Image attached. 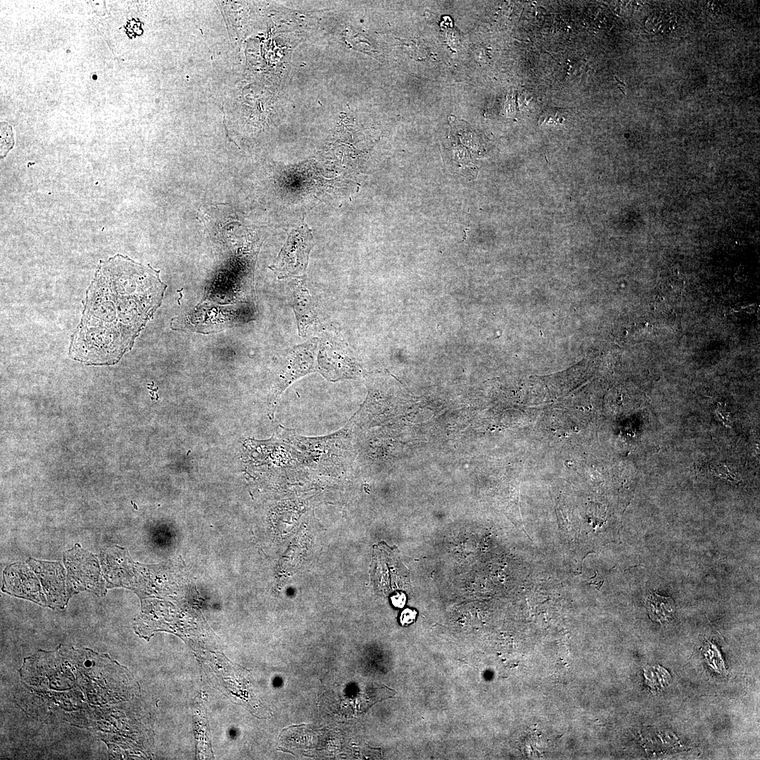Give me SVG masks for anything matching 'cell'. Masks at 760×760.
Masks as SVG:
<instances>
[{
  "label": "cell",
  "mask_w": 760,
  "mask_h": 760,
  "mask_svg": "<svg viewBox=\"0 0 760 760\" xmlns=\"http://www.w3.org/2000/svg\"><path fill=\"white\" fill-rule=\"evenodd\" d=\"M160 270L117 254L100 261L89 284L68 354L88 365H113L161 305Z\"/></svg>",
  "instance_id": "cell-1"
},
{
  "label": "cell",
  "mask_w": 760,
  "mask_h": 760,
  "mask_svg": "<svg viewBox=\"0 0 760 760\" xmlns=\"http://www.w3.org/2000/svg\"><path fill=\"white\" fill-rule=\"evenodd\" d=\"M317 345L318 338H315L306 343L294 347L289 353L287 362L275 381L269 395L268 413L270 419L274 417L281 393L291 384L308 373L321 372L319 365L316 363V360H315Z\"/></svg>",
  "instance_id": "cell-2"
},
{
  "label": "cell",
  "mask_w": 760,
  "mask_h": 760,
  "mask_svg": "<svg viewBox=\"0 0 760 760\" xmlns=\"http://www.w3.org/2000/svg\"><path fill=\"white\" fill-rule=\"evenodd\" d=\"M312 236L305 224L291 232L274 265L280 277L303 275L307 268Z\"/></svg>",
  "instance_id": "cell-3"
},
{
  "label": "cell",
  "mask_w": 760,
  "mask_h": 760,
  "mask_svg": "<svg viewBox=\"0 0 760 760\" xmlns=\"http://www.w3.org/2000/svg\"><path fill=\"white\" fill-rule=\"evenodd\" d=\"M291 304L296 314L299 334L305 336L308 329L315 322L317 313L312 294L303 281L291 288Z\"/></svg>",
  "instance_id": "cell-4"
},
{
  "label": "cell",
  "mask_w": 760,
  "mask_h": 760,
  "mask_svg": "<svg viewBox=\"0 0 760 760\" xmlns=\"http://www.w3.org/2000/svg\"><path fill=\"white\" fill-rule=\"evenodd\" d=\"M645 604L652 620L668 623L674 616L676 607L671 597H666L650 592L645 600Z\"/></svg>",
  "instance_id": "cell-5"
},
{
  "label": "cell",
  "mask_w": 760,
  "mask_h": 760,
  "mask_svg": "<svg viewBox=\"0 0 760 760\" xmlns=\"http://www.w3.org/2000/svg\"><path fill=\"white\" fill-rule=\"evenodd\" d=\"M644 676L647 685L652 689H657V690L666 687L671 680L669 672L659 665L645 669Z\"/></svg>",
  "instance_id": "cell-6"
},
{
  "label": "cell",
  "mask_w": 760,
  "mask_h": 760,
  "mask_svg": "<svg viewBox=\"0 0 760 760\" xmlns=\"http://www.w3.org/2000/svg\"><path fill=\"white\" fill-rule=\"evenodd\" d=\"M14 144L13 134L11 126L6 122H1V158L4 157Z\"/></svg>",
  "instance_id": "cell-7"
},
{
  "label": "cell",
  "mask_w": 760,
  "mask_h": 760,
  "mask_svg": "<svg viewBox=\"0 0 760 760\" xmlns=\"http://www.w3.org/2000/svg\"><path fill=\"white\" fill-rule=\"evenodd\" d=\"M417 616V612L411 609H404L400 616V622L403 626H407L413 623Z\"/></svg>",
  "instance_id": "cell-8"
},
{
  "label": "cell",
  "mask_w": 760,
  "mask_h": 760,
  "mask_svg": "<svg viewBox=\"0 0 760 760\" xmlns=\"http://www.w3.org/2000/svg\"><path fill=\"white\" fill-rule=\"evenodd\" d=\"M391 602L395 607L401 608L405 604L406 597L403 593H398L391 597Z\"/></svg>",
  "instance_id": "cell-9"
}]
</instances>
